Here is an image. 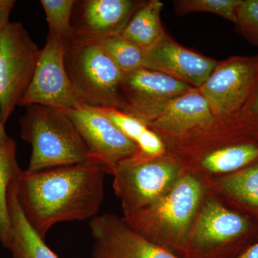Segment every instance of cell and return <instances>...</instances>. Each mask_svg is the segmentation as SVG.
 Wrapping results in <instances>:
<instances>
[{
	"mask_svg": "<svg viewBox=\"0 0 258 258\" xmlns=\"http://www.w3.org/2000/svg\"><path fill=\"white\" fill-rule=\"evenodd\" d=\"M106 174V167L92 159L45 170L20 169L15 179L20 206L45 239L55 224L97 216L104 199Z\"/></svg>",
	"mask_w": 258,
	"mask_h": 258,
	"instance_id": "cell-1",
	"label": "cell"
},
{
	"mask_svg": "<svg viewBox=\"0 0 258 258\" xmlns=\"http://www.w3.org/2000/svg\"><path fill=\"white\" fill-rule=\"evenodd\" d=\"M203 194L200 180L189 172L182 173L164 197L123 218L133 230L154 243L167 249L184 250Z\"/></svg>",
	"mask_w": 258,
	"mask_h": 258,
	"instance_id": "cell-2",
	"label": "cell"
},
{
	"mask_svg": "<svg viewBox=\"0 0 258 258\" xmlns=\"http://www.w3.org/2000/svg\"><path fill=\"white\" fill-rule=\"evenodd\" d=\"M21 137L32 147L26 170L37 171L88 160L86 144L64 110L32 105L20 119Z\"/></svg>",
	"mask_w": 258,
	"mask_h": 258,
	"instance_id": "cell-3",
	"label": "cell"
},
{
	"mask_svg": "<svg viewBox=\"0 0 258 258\" xmlns=\"http://www.w3.org/2000/svg\"><path fill=\"white\" fill-rule=\"evenodd\" d=\"M64 66L81 104L122 111L123 73L101 41L73 36L64 45Z\"/></svg>",
	"mask_w": 258,
	"mask_h": 258,
	"instance_id": "cell-4",
	"label": "cell"
},
{
	"mask_svg": "<svg viewBox=\"0 0 258 258\" xmlns=\"http://www.w3.org/2000/svg\"><path fill=\"white\" fill-rule=\"evenodd\" d=\"M184 169L179 159L167 154L149 157L142 152L120 161L112 173L113 189L124 217L147 208L173 187Z\"/></svg>",
	"mask_w": 258,
	"mask_h": 258,
	"instance_id": "cell-5",
	"label": "cell"
},
{
	"mask_svg": "<svg viewBox=\"0 0 258 258\" xmlns=\"http://www.w3.org/2000/svg\"><path fill=\"white\" fill-rule=\"evenodd\" d=\"M41 50L19 22L0 32V120L5 125L31 83Z\"/></svg>",
	"mask_w": 258,
	"mask_h": 258,
	"instance_id": "cell-6",
	"label": "cell"
},
{
	"mask_svg": "<svg viewBox=\"0 0 258 258\" xmlns=\"http://www.w3.org/2000/svg\"><path fill=\"white\" fill-rule=\"evenodd\" d=\"M258 88V55L218 61L200 88L215 116H241Z\"/></svg>",
	"mask_w": 258,
	"mask_h": 258,
	"instance_id": "cell-7",
	"label": "cell"
},
{
	"mask_svg": "<svg viewBox=\"0 0 258 258\" xmlns=\"http://www.w3.org/2000/svg\"><path fill=\"white\" fill-rule=\"evenodd\" d=\"M64 55L63 42L48 34L31 83L18 106L41 105L67 111L82 105L70 81Z\"/></svg>",
	"mask_w": 258,
	"mask_h": 258,
	"instance_id": "cell-8",
	"label": "cell"
},
{
	"mask_svg": "<svg viewBox=\"0 0 258 258\" xmlns=\"http://www.w3.org/2000/svg\"><path fill=\"white\" fill-rule=\"evenodd\" d=\"M198 212L184 251L212 247H240L258 232V221L234 211L215 200L207 202Z\"/></svg>",
	"mask_w": 258,
	"mask_h": 258,
	"instance_id": "cell-9",
	"label": "cell"
},
{
	"mask_svg": "<svg viewBox=\"0 0 258 258\" xmlns=\"http://www.w3.org/2000/svg\"><path fill=\"white\" fill-rule=\"evenodd\" d=\"M170 76L147 69L122 75V111L143 122L154 119L176 97L195 89Z\"/></svg>",
	"mask_w": 258,
	"mask_h": 258,
	"instance_id": "cell-10",
	"label": "cell"
},
{
	"mask_svg": "<svg viewBox=\"0 0 258 258\" xmlns=\"http://www.w3.org/2000/svg\"><path fill=\"white\" fill-rule=\"evenodd\" d=\"M66 112L84 141L89 159L103 164L108 174H112L120 161L140 152L101 110L81 105Z\"/></svg>",
	"mask_w": 258,
	"mask_h": 258,
	"instance_id": "cell-11",
	"label": "cell"
},
{
	"mask_svg": "<svg viewBox=\"0 0 258 258\" xmlns=\"http://www.w3.org/2000/svg\"><path fill=\"white\" fill-rule=\"evenodd\" d=\"M89 225L94 240L93 258H179L136 232L123 217L97 215Z\"/></svg>",
	"mask_w": 258,
	"mask_h": 258,
	"instance_id": "cell-12",
	"label": "cell"
},
{
	"mask_svg": "<svg viewBox=\"0 0 258 258\" xmlns=\"http://www.w3.org/2000/svg\"><path fill=\"white\" fill-rule=\"evenodd\" d=\"M144 3L137 0L76 1L71 21L73 36L97 41L119 36Z\"/></svg>",
	"mask_w": 258,
	"mask_h": 258,
	"instance_id": "cell-13",
	"label": "cell"
},
{
	"mask_svg": "<svg viewBox=\"0 0 258 258\" xmlns=\"http://www.w3.org/2000/svg\"><path fill=\"white\" fill-rule=\"evenodd\" d=\"M218 61L186 48L165 34L156 45L145 50L144 69L159 71L200 88Z\"/></svg>",
	"mask_w": 258,
	"mask_h": 258,
	"instance_id": "cell-14",
	"label": "cell"
},
{
	"mask_svg": "<svg viewBox=\"0 0 258 258\" xmlns=\"http://www.w3.org/2000/svg\"><path fill=\"white\" fill-rule=\"evenodd\" d=\"M215 117L205 97L195 88L171 100L156 118L144 123L168 146L203 128Z\"/></svg>",
	"mask_w": 258,
	"mask_h": 258,
	"instance_id": "cell-15",
	"label": "cell"
},
{
	"mask_svg": "<svg viewBox=\"0 0 258 258\" xmlns=\"http://www.w3.org/2000/svg\"><path fill=\"white\" fill-rule=\"evenodd\" d=\"M15 179L8 189L10 227L4 247L10 249L13 258H58L25 217L19 202Z\"/></svg>",
	"mask_w": 258,
	"mask_h": 258,
	"instance_id": "cell-16",
	"label": "cell"
},
{
	"mask_svg": "<svg viewBox=\"0 0 258 258\" xmlns=\"http://www.w3.org/2000/svg\"><path fill=\"white\" fill-rule=\"evenodd\" d=\"M163 7L159 0L144 1L119 36L144 50L154 46L166 33L161 21Z\"/></svg>",
	"mask_w": 258,
	"mask_h": 258,
	"instance_id": "cell-17",
	"label": "cell"
},
{
	"mask_svg": "<svg viewBox=\"0 0 258 258\" xmlns=\"http://www.w3.org/2000/svg\"><path fill=\"white\" fill-rule=\"evenodd\" d=\"M224 193L258 221V161L220 179Z\"/></svg>",
	"mask_w": 258,
	"mask_h": 258,
	"instance_id": "cell-18",
	"label": "cell"
},
{
	"mask_svg": "<svg viewBox=\"0 0 258 258\" xmlns=\"http://www.w3.org/2000/svg\"><path fill=\"white\" fill-rule=\"evenodd\" d=\"M100 110L127 138L138 146L141 152L150 157L165 154L163 139L142 120L115 108Z\"/></svg>",
	"mask_w": 258,
	"mask_h": 258,
	"instance_id": "cell-19",
	"label": "cell"
},
{
	"mask_svg": "<svg viewBox=\"0 0 258 258\" xmlns=\"http://www.w3.org/2000/svg\"><path fill=\"white\" fill-rule=\"evenodd\" d=\"M20 169L17 159V143L11 138L0 147V242L3 246L8 240L10 227L8 189Z\"/></svg>",
	"mask_w": 258,
	"mask_h": 258,
	"instance_id": "cell-20",
	"label": "cell"
},
{
	"mask_svg": "<svg viewBox=\"0 0 258 258\" xmlns=\"http://www.w3.org/2000/svg\"><path fill=\"white\" fill-rule=\"evenodd\" d=\"M49 28L53 35L64 45L73 37L72 15L76 0H41L40 1Z\"/></svg>",
	"mask_w": 258,
	"mask_h": 258,
	"instance_id": "cell-21",
	"label": "cell"
},
{
	"mask_svg": "<svg viewBox=\"0 0 258 258\" xmlns=\"http://www.w3.org/2000/svg\"><path fill=\"white\" fill-rule=\"evenodd\" d=\"M101 44L123 74L144 69L145 50L120 36L108 37Z\"/></svg>",
	"mask_w": 258,
	"mask_h": 258,
	"instance_id": "cell-22",
	"label": "cell"
},
{
	"mask_svg": "<svg viewBox=\"0 0 258 258\" xmlns=\"http://www.w3.org/2000/svg\"><path fill=\"white\" fill-rule=\"evenodd\" d=\"M242 0H174L178 16L191 13H210L219 15L235 24L237 13Z\"/></svg>",
	"mask_w": 258,
	"mask_h": 258,
	"instance_id": "cell-23",
	"label": "cell"
},
{
	"mask_svg": "<svg viewBox=\"0 0 258 258\" xmlns=\"http://www.w3.org/2000/svg\"><path fill=\"white\" fill-rule=\"evenodd\" d=\"M235 25L236 31L247 42L258 45V0H242Z\"/></svg>",
	"mask_w": 258,
	"mask_h": 258,
	"instance_id": "cell-24",
	"label": "cell"
},
{
	"mask_svg": "<svg viewBox=\"0 0 258 258\" xmlns=\"http://www.w3.org/2000/svg\"><path fill=\"white\" fill-rule=\"evenodd\" d=\"M242 115L258 128V88Z\"/></svg>",
	"mask_w": 258,
	"mask_h": 258,
	"instance_id": "cell-25",
	"label": "cell"
},
{
	"mask_svg": "<svg viewBox=\"0 0 258 258\" xmlns=\"http://www.w3.org/2000/svg\"><path fill=\"white\" fill-rule=\"evenodd\" d=\"M16 2L14 0H0V32L10 23V16Z\"/></svg>",
	"mask_w": 258,
	"mask_h": 258,
	"instance_id": "cell-26",
	"label": "cell"
},
{
	"mask_svg": "<svg viewBox=\"0 0 258 258\" xmlns=\"http://www.w3.org/2000/svg\"><path fill=\"white\" fill-rule=\"evenodd\" d=\"M233 258H258V240Z\"/></svg>",
	"mask_w": 258,
	"mask_h": 258,
	"instance_id": "cell-27",
	"label": "cell"
},
{
	"mask_svg": "<svg viewBox=\"0 0 258 258\" xmlns=\"http://www.w3.org/2000/svg\"><path fill=\"white\" fill-rule=\"evenodd\" d=\"M10 139L11 138L8 137V134L5 132V125L3 124L1 120H0V147L8 143Z\"/></svg>",
	"mask_w": 258,
	"mask_h": 258,
	"instance_id": "cell-28",
	"label": "cell"
}]
</instances>
